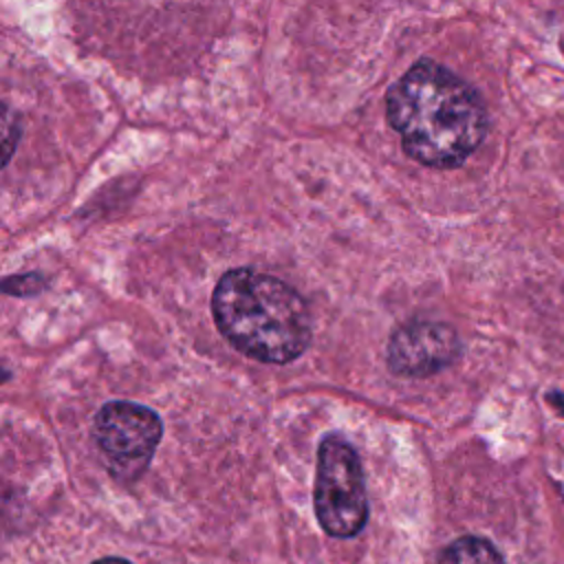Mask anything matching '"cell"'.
<instances>
[{
  "label": "cell",
  "mask_w": 564,
  "mask_h": 564,
  "mask_svg": "<svg viewBox=\"0 0 564 564\" xmlns=\"http://www.w3.org/2000/svg\"><path fill=\"white\" fill-rule=\"evenodd\" d=\"M386 117L403 152L436 170H452L482 143L487 108L480 95L434 59L414 62L386 93Z\"/></svg>",
  "instance_id": "1"
},
{
  "label": "cell",
  "mask_w": 564,
  "mask_h": 564,
  "mask_svg": "<svg viewBox=\"0 0 564 564\" xmlns=\"http://www.w3.org/2000/svg\"><path fill=\"white\" fill-rule=\"evenodd\" d=\"M212 313L223 337L256 361L289 364L311 341V313L300 293L256 269L227 271L214 289Z\"/></svg>",
  "instance_id": "2"
},
{
  "label": "cell",
  "mask_w": 564,
  "mask_h": 564,
  "mask_svg": "<svg viewBox=\"0 0 564 564\" xmlns=\"http://www.w3.org/2000/svg\"><path fill=\"white\" fill-rule=\"evenodd\" d=\"M313 507L319 527L333 538H352L366 527L368 494L361 460L339 434L319 441Z\"/></svg>",
  "instance_id": "3"
},
{
  "label": "cell",
  "mask_w": 564,
  "mask_h": 564,
  "mask_svg": "<svg viewBox=\"0 0 564 564\" xmlns=\"http://www.w3.org/2000/svg\"><path fill=\"white\" fill-rule=\"evenodd\" d=\"M93 430L108 471L121 482H132L145 471L163 436L159 414L132 401L101 405Z\"/></svg>",
  "instance_id": "4"
},
{
  "label": "cell",
  "mask_w": 564,
  "mask_h": 564,
  "mask_svg": "<svg viewBox=\"0 0 564 564\" xmlns=\"http://www.w3.org/2000/svg\"><path fill=\"white\" fill-rule=\"evenodd\" d=\"M460 355V341L452 326L412 319L392 330L386 348L388 368L401 377H430Z\"/></svg>",
  "instance_id": "5"
},
{
  "label": "cell",
  "mask_w": 564,
  "mask_h": 564,
  "mask_svg": "<svg viewBox=\"0 0 564 564\" xmlns=\"http://www.w3.org/2000/svg\"><path fill=\"white\" fill-rule=\"evenodd\" d=\"M438 564H505V560L489 540L463 535L443 549Z\"/></svg>",
  "instance_id": "6"
},
{
  "label": "cell",
  "mask_w": 564,
  "mask_h": 564,
  "mask_svg": "<svg viewBox=\"0 0 564 564\" xmlns=\"http://www.w3.org/2000/svg\"><path fill=\"white\" fill-rule=\"evenodd\" d=\"M93 564H130V562L121 560V557H101V560H97Z\"/></svg>",
  "instance_id": "7"
}]
</instances>
